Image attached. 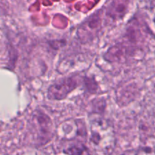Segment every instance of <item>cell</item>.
<instances>
[{
    "label": "cell",
    "mask_w": 155,
    "mask_h": 155,
    "mask_svg": "<svg viewBox=\"0 0 155 155\" xmlns=\"http://www.w3.org/2000/svg\"><path fill=\"white\" fill-rule=\"evenodd\" d=\"M31 126L34 130L35 142L39 145H43L49 142L54 136V126L48 115L42 112L33 114Z\"/></svg>",
    "instance_id": "obj_1"
},
{
    "label": "cell",
    "mask_w": 155,
    "mask_h": 155,
    "mask_svg": "<svg viewBox=\"0 0 155 155\" xmlns=\"http://www.w3.org/2000/svg\"><path fill=\"white\" fill-rule=\"evenodd\" d=\"M79 84L78 77H77L71 76L61 78L49 86L47 97L50 100L60 101L66 98L68 94L77 88Z\"/></svg>",
    "instance_id": "obj_2"
},
{
    "label": "cell",
    "mask_w": 155,
    "mask_h": 155,
    "mask_svg": "<svg viewBox=\"0 0 155 155\" xmlns=\"http://www.w3.org/2000/svg\"><path fill=\"white\" fill-rule=\"evenodd\" d=\"M130 0H111L107 8V13L113 19H120L125 15Z\"/></svg>",
    "instance_id": "obj_3"
},
{
    "label": "cell",
    "mask_w": 155,
    "mask_h": 155,
    "mask_svg": "<svg viewBox=\"0 0 155 155\" xmlns=\"http://www.w3.org/2000/svg\"><path fill=\"white\" fill-rule=\"evenodd\" d=\"M64 153L68 154H89V152L84 144L79 141V142H73V143L70 144L68 147H67L66 150L64 151Z\"/></svg>",
    "instance_id": "obj_4"
}]
</instances>
